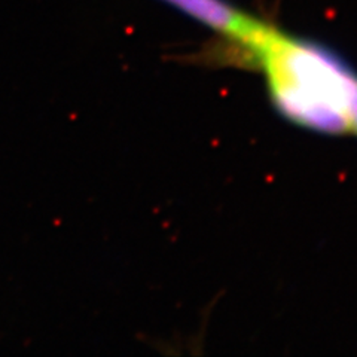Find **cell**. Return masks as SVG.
Wrapping results in <instances>:
<instances>
[{"mask_svg": "<svg viewBox=\"0 0 357 357\" xmlns=\"http://www.w3.org/2000/svg\"><path fill=\"white\" fill-rule=\"evenodd\" d=\"M248 55L286 119L331 136L350 132L357 73L332 50L270 24Z\"/></svg>", "mask_w": 357, "mask_h": 357, "instance_id": "obj_1", "label": "cell"}, {"mask_svg": "<svg viewBox=\"0 0 357 357\" xmlns=\"http://www.w3.org/2000/svg\"><path fill=\"white\" fill-rule=\"evenodd\" d=\"M249 54L270 27L229 0H161Z\"/></svg>", "mask_w": 357, "mask_h": 357, "instance_id": "obj_2", "label": "cell"}, {"mask_svg": "<svg viewBox=\"0 0 357 357\" xmlns=\"http://www.w3.org/2000/svg\"><path fill=\"white\" fill-rule=\"evenodd\" d=\"M350 132L357 134V85H356L353 100H351V126H350Z\"/></svg>", "mask_w": 357, "mask_h": 357, "instance_id": "obj_3", "label": "cell"}]
</instances>
